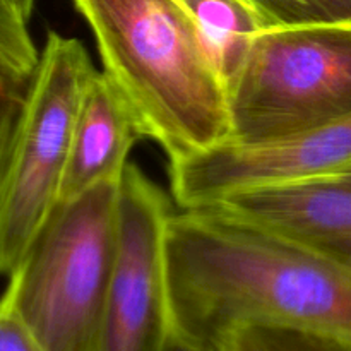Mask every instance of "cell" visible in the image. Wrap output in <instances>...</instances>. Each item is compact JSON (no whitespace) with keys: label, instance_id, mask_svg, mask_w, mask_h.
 I'll list each match as a JSON object with an SVG mask.
<instances>
[{"label":"cell","instance_id":"obj_3","mask_svg":"<svg viewBox=\"0 0 351 351\" xmlns=\"http://www.w3.org/2000/svg\"><path fill=\"white\" fill-rule=\"evenodd\" d=\"M120 180L60 202L7 280L17 312L48 351H95L119 237Z\"/></svg>","mask_w":351,"mask_h":351},{"label":"cell","instance_id":"obj_10","mask_svg":"<svg viewBox=\"0 0 351 351\" xmlns=\"http://www.w3.org/2000/svg\"><path fill=\"white\" fill-rule=\"evenodd\" d=\"M194 21L226 89L264 29L249 0H175Z\"/></svg>","mask_w":351,"mask_h":351},{"label":"cell","instance_id":"obj_5","mask_svg":"<svg viewBox=\"0 0 351 351\" xmlns=\"http://www.w3.org/2000/svg\"><path fill=\"white\" fill-rule=\"evenodd\" d=\"M96 69L84 45L48 31L0 171V278H9L60 202L72 130Z\"/></svg>","mask_w":351,"mask_h":351},{"label":"cell","instance_id":"obj_16","mask_svg":"<svg viewBox=\"0 0 351 351\" xmlns=\"http://www.w3.org/2000/svg\"><path fill=\"white\" fill-rule=\"evenodd\" d=\"M0 2H2L3 5L9 7L10 10H14L21 19H24L27 23L31 14H33L34 2H36V0H0Z\"/></svg>","mask_w":351,"mask_h":351},{"label":"cell","instance_id":"obj_2","mask_svg":"<svg viewBox=\"0 0 351 351\" xmlns=\"http://www.w3.org/2000/svg\"><path fill=\"white\" fill-rule=\"evenodd\" d=\"M101 71L144 137L175 163L230 137L228 96L194 21L175 0H74Z\"/></svg>","mask_w":351,"mask_h":351},{"label":"cell","instance_id":"obj_9","mask_svg":"<svg viewBox=\"0 0 351 351\" xmlns=\"http://www.w3.org/2000/svg\"><path fill=\"white\" fill-rule=\"evenodd\" d=\"M143 137L139 120L120 89L96 69L75 117L60 202L77 197L99 182L120 180L134 144Z\"/></svg>","mask_w":351,"mask_h":351},{"label":"cell","instance_id":"obj_14","mask_svg":"<svg viewBox=\"0 0 351 351\" xmlns=\"http://www.w3.org/2000/svg\"><path fill=\"white\" fill-rule=\"evenodd\" d=\"M0 351H48L21 317L7 288L0 297Z\"/></svg>","mask_w":351,"mask_h":351},{"label":"cell","instance_id":"obj_4","mask_svg":"<svg viewBox=\"0 0 351 351\" xmlns=\"http://www.w3.org/2000/svg\"><path fill=\"white\" fill-rule=\"evenodd\" d=\"M228 141L283 139L351 113V23L264 27L226 89Z\"/></svg>","mask_w":351,"mask_h":351},{"label":"cell","instance_id":"obj_11","mask_svg":"<svg viewBox=\"0 0 351 351\" xmlns=\"http://www.w3.org/2000/svg\"><path fill=\"white\" fill-rule=\"evenodd\" d=\"M38 60L27 23L0 2V171Z\"/></svg>","mask_w":351,"mask_h":351},{"label":"cell","instance_id":"obj_8","mask_svg":"<svg viewBox=\"0 0 351 351\" xmlns=\"http://www.w3.org/2000/svg\"><path fill=\"white\" fill-rule=\"evenodd\" d=\"M206 208L351 264V167L237 192Z\"/></svg>","mask_w":351,"mask_h":351},{"label":"cell","instance_id":"obj_13","mask_svg":"<svg viewBox=\"0 0 351 351\" xmlns=\"http://www.w3.org/2000/svg\"><path fill=\"white\" fill-rule=\"evenodd\" d=\"M263 27L351 23V0H249Z\"/></svg>","mask_w":351,"mask_h":351},{"label":"cell","instance_id":"obj_6","mask_svg":"<svg viewBox=\"0 0 351 351\" xmlns=\"http://www.w3.org/2000/svg\"><path fill=\"white\" fill-rule=\"evenodd\" d=\"M171 213L163 191L137 165H127L115 264L95 351H165L175 328L167 267Z\"/></svg>","mask_w":351,"mask_h":351},{"label":"cell","instance_id":"obj_7","mask_svg":"<svg viewBox=\"0 0 351 351\" xmlns=\"http://www.w3.org/2000/svg\"><path fill=\"white\" fill-rule=\"evenodd\" d=\"M351 167V113L315 129L257 144L226 141L168 163L173 202L199 209L237 192L307 180Z\"/></svg>","mask_w":351,"mask_h":351},{"label":"cell","instance_id":"obj_15","mask_svg":"<svg viewBox=\"0 0 351 351\" xmlns=\"http://www.w3.org/2000/svg\"><path fill=\"white\" fill-rule=\"evenodd\" d=\"M165 351H223L218 345L208 339L195 338V336L187 335V332L180 331L175 326L171 331L170 338H168Z\"/></svg>","mask_w":351,"mask_h":351},{"label":"cell","instance_id":"obj_12","mask_svg":"<svg viewBox=\"0 0 351 351\" xmlns=\"http://www.w3.org/2000/svg\"><path fill=\"white\" fill-rule=\"evenodd\" d=\"M223 351H351V339L273 324H239L215 339Z\"/></svg>","mask_w":351,"mask_h":351},{"label":"cell","instance_id":"obj_1","mask_svg":"<svg viewBox=\"0 0 351 351\" xmlns=\"http://www.w3.org/2000/svg\"><path fill=\"white\" fill-rule=\"evenodd\" d=\"M167 267L173 321L213 341L239 324L351 339V264L209 208L171 213Z\"/></svg>","mask_w":351,"mask_h":351}]
</instances>
